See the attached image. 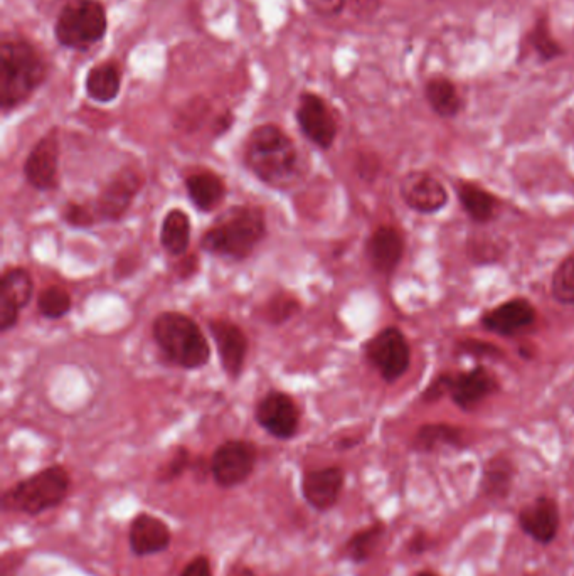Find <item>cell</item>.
I'll return each instance as SVG.
<instances>
[{"mask_svg": "<svg viewBox=\"0 0 574 576\" xmlns=\"http://www.w3.org/2000/svg\"><path fill=\"white\" fill-rule=\"evenodd\" d=\"M59 130L54 127L32 147L24 162V177L36 191H54L59 186Z\"/></svg>", "mask_w": 574, "mask_h": 576, "instance_id": "obj_12", "label": "cell"}, {"mask_svg": "<svg viewBox=\"0 0 574 576\" xmlns=\"http://www.w3.org/2000/svg\"><path fill=\"white\" fill-rule=\"evenodd\" d=\"M532 46L536 49L539 56L544 59H553L561 54V48L549 31L548 24L541 22L537 24L536 29L532 32Z\"/></svg>", "mask_w": 574, "mask_h": 576, "instance_id": "obj_35", "label": "cell"}, {"mask_svg": "<svg viewBox=\"0 0 574 576\" xmlns=\"http://www.w3.org/2000/svg\"><path fill=\"white\" fill-rule=\"evenodd\" d=\"M406 241L398 228L383 224L367 238L366 256L374 272L391 277L403 262Z\"/></svg>", "mask_w": 574, "mask_h": 576, "instance_id": "obj_20", "label": "cell"}, {"mask_svg": "<svg viewBox=\"0 0 574 576\" xmlns=\"http://www.w3.org/2000/svg\"><path fill=\"white\" fill-rule=\"evenodd\" d=\"M152 336L165 358L182 369H199L211 359V346L196 320L182 312H162L152 324Z\"/></svg>", "mask_w": 574, "mask_h": 576, "instance_id": "obj_5", "label": "cell"}, {"mask_svg": "<svg viewBox=\"0 0 574 576\" xmlns=\"http://www.w3.org/2000/svg\"><path fill=\"white\" fill-rule=\"evenodd\" d=\"M234 117L231 112H224L223 115H219L218 120H216V127H214V134L223 135L228 132L231 125H233Z\"/></svg>", "mask_w": 574, "mask_h": 576, "instance_id": "obj_41", "label": "cell"}, {"mask_svg": "<svg viewBox=\"0 0 574 576\" xmlns=\"http://www.w3.org/2000/svg\"><path fill=\"white\" fill-rule=\"evenodd\" d=\"M86 95L93 102L107 105L117 100L122 90V73L117 63L103 61L93 66L85 80Z\"/></svg>", "mask_w": 574, "mask_h": 576, "instance_id": "obj_26", "label": "cell"}, {"mask_svg": "<svg viewBox=\"0 0 574 576\" xmlns=\"http://www.w3.org/2000/svg\"><path fill=\"white\" fill-rule=\"evenodd\" d=\"M455 194L463 213L467 214L470 221L480 226L492 223L502 209V203L494 192H490L477 182L460 179L455 182Z\"/></svg>", "mask_w": 574, "mask_h": 576, "instance_id": "obj_22", "label": "cell"}, {"mask_svg": "<svg viewBox=\"0 0 574 576\" xmlns=\"http://www.w3.org/2000/svg\"><path fill=\"white\" fill-rule=\"evenodd\" d=\"M426 102L442 118H455L462 110V96L447 78H433L425 86Z\"/></svg>", "mask_w": 574, "mask_h": 576, "instance_id": "obj_28", "label": "cell"}, {"mask_svg": "<svg viewBox=\"0 0 574 576\" xmlns=\"http://www.w3.org/2000/svg\"><path fill=\"white\" fill-rule=\"evenodd\" d=\"M298 309H300L298 300L287 294H278L277 297H273L270 300L266 315H268V319L272 320L273 324H282V322L292 319L293 315L297 314Z\"/></svg>", "mask_w": 574, "mask_h": 576, "instance_id": "obj_34", "label": "cell"}, {"mask_svg": "<svg viewBox=\"0 0 574 576\" xmlns=\"http://www.w3.org/2000/svg\"><path fill=\"white\" fill-rule=\"evenodd\" d=\"M347 7H351V11L357 17L367 19L373 17L381 7V0H347Z\"/></svg>", "mask_w": 574, "mask_h": 576, "instance_id": "obj_40", "label": "cell"}, {"mask_svg": "<svg viewBox=\"0 0 574 576\" xmlns=\"http://www.w3.org/2000/svg\"><path fill=\"white\" fill-rule=\"evenodd\" d=\"M34 295V282L26 268H9L0 278V331L9 332L17 326L22 309Z\"/></svg>", "mask_w": 574, "mask_h": 576, "instance_id": "obj_16", "label": "cell"}, {"mask_svg": "<svg viewBox=\"0 0 574 576\" xmlns=\"http://www.w3.org/2000/svg\"><path fill=\"white\" fill-rule=\"evenodd\" d=\"M364 358L384 383H398L411 368L410 341L399 327H383L366 342Z\"/></svg>", "mask_w": 574, "mask_h": 576, "instance_id": "obj_7", "label": "cell"}, {"mask_svg": "<svg viewBox=\"0 0 574 576\" xmlns=\"http://www.w3.org/2000/svg\"><path fill=\"white\" fill-rule=\"evenodd\" d=\"M171 543V528L162 519L147 512H140L132 519L128 529V544L133 555L140 558L159 555L169 550Z\"/></svg>", "mask_w": 574, "mask_h": 576, "instance_id": "obj_21", "label": "cell"}, {"mask_svg": "<svg viewBox=\"0 0 574 576\" xmlns=\"http://www.w3.org/2000/svg\"><path fill=\"white\" fill-rule=\"evenodd\" d=\"M191 218L182 209L165 214L160 228V245L171 256H184L191 243Z\"/></svg>", "mask_w": 574, "mask_h": 576, "instance_id": "obj_27", "label": "cell"}, {"mask_svg": "<svg viewBox=\"0 0 574 576\" xmlns=\"http://www.w3.org/2000/svg\"><path fill=\"white\" fill-rule=\"evenodd\" d=\"M433 539L426 531H415L411 534L408 543H406V551L413 556L425 555L426 551L430 550Z\"/></svg>", "mask_w": 574, "mask_h": 576, "instance_id": "obj_38", "label": "cell"}, {"mask_svg": "<svg viewBox=\"0 0 574 576\" xmlns=\"http://www.w3.org/2000/svg\"><path fill=\"white\" fill-rule=\"evenodd\" d=\"M536 305L526 297H512L480 317V326L499 337H519L531 332L537 324Z\"/></svg>", "mask_w": 574, "mask_h": 576, "instance_id": "obj_11", "label": "cell"}, {"mask_svg": "<svg viewBox=\"0 0 574 576\" xmlns=\"http://www.w3.org/2000/svg\"><path fill=\"white\" fill-rule=\"evenodd\" d=\"M192 467L191 452L186 447L174 448L171 457L160 465L155 474V480L159 484H171L174 480L181 479L187 470Z\"/></svg>", "mask_w": 574, "mask_h": 576, "instance_id": "obj_32", "label": "cell"}, {"mask_svg": "<svg viewBox=\"0 0 574 576\" xmlns=\"http://www.w3.org/2000/svg\"><path fill=\"white\" fill-rule=\"evenodd\" d=\"M398 192L404 206L421 216L438 214L450 203V192L442 179L423 169L406 172L399 181Z\"/></svg>", "mask_w": 574, "mask_h": 576, "instance_id": "obj_10", "label": "cell"}, {"mask_svg": "<svg viewBox=\"0 0 574 576\" xmlns=\"http://www.w3.org/2000/svg\"><path fill=\"white\" fill-rule=\"evenodd\" d=\"M209 332L216 342L224 373L231 379L240 378L250 351V342L243 329L233 320L213 319L209 320Z\"/></svg>", "mask_w": 574, "mask_h": 576, "instance_id": "obj_17", "label": "cell"}, {"mask_svg": "<svg viewBox=\"0 0 574 576\" xmlns=\"http://www.w3.org/2000/svg\"><path fill=\"white\" fill-rule=\"evenodd\" d=\"M107 31V9L100 0H68L54 22L56 41L75 51L101 43Z\"/></svg>", "mask_w": 574, "mask_h": 576, "instance_id": "obj_6", "label": "cell"}, {"mask_svg": "<svg viewBox=\"0 0 574 576\" xmlns=\"http://www.w3.org/2000/svg\"><path fill=\"white\" fill-rule=\"evenodd\" d=\"M447 381V396L458 410L465 413L479 410L485 401L502 390L499 378L494 371L485 368L484 364L475 366L470 371L460 373H443Z\"/></svg>", "mask_w": 574, "mask_h": 576, "instance_id": "obj_9", "label": "cell"}, {"mask_svg": "<svg viewBox=\"0 0 574 576\" xmlns=\"http://www.w3.org/2000/svg\"><path fill=\"white\" fill-rule=\"evenodd\" d=\"M61 218L64 223L73 228H90L96 223L95 211L88 208L85 204L80 203H66L61 209Z\"/></svg>", "mask_w": 574, "mask_h": 576, "instance_id": "obj_33", "label": "cell"}, {"mask_svg": "<svg viewBox=\"0 0 574 576\" xmlns=\"http://www.w3.org/2000/svg\"><path fill=\"white\" fill-rule=\"evenodd\" d=\"M243 157L251 174L266 186L285 189L300 177L297 145L275 123H263L251 130Z\"/></svg>", "mask_w": 574, "mask_h": 576, "instance_id": "obj_2", "label": "cell"}, {"mask_svg": "<svg viewBox=\"0 0 574 576\" xmlns=\"http://www.w3.org/2000/svg\"><path fill=\"white\" fill-rule=\"evenodd\" d=\"M415 576H440V575H438V573H435V571L421 570V571H418V573H416Z\"/></svg>", "mask_w": 574, "mask_h": 576, "instance_id": "obj_44", "label": "cell"}, {"mask_svg": "<svg viewBox=\"0 0 574 576\" xmlns=\"http://www.w3.org/2000/svg\"><path fill=\"white\" fill-rule=\"evenodd\" d=\"M49 66L39 49L16 34L0 41V107L11 112L31 100L48 80Z\"/></svg>", "mask_w": 574, "mask_h": 576, "instance_id": "obj_1", "label": "cell"}, {"mask_svg": "<svg viewBox=\"0 0 574 576\" xmlns=\"http://www.w3.org/2000/svg\"><path fill=\"white\" fill-rule=\"evenodd\" d=\"M268 235L265 209L261 206H233L201 238L202 250L243 262Z\"/></svg>", "mask_w": 574, "mask_h": 576, "instance_id": "obj_3", "label": "cell"}, {"mask_svg": "<svg viewBox=\"0 0 574 576\" xmlns=\"http://www.w3.org/2000/svg\"><path fill=\"white\" fill-rule=\"evenodd\" d=\"M551 297L563 307H574V251L564 256L551 277Z\"/></svg>", "mask_w": 574, "mask_h": 576, "instance_id": "obj_30", "label": "cell"}, {"mask_svg": "<svg viewBox=\"0 0 574 576\" xmlns=\"http://www.w3.org/2000/svg\"><path fill=\"white\" fill-rule=\"evenodd\" d=\"M187 196L194 204V208L201 213H211L219 208L226 198V184L223 177L213 171L194 172L186 177Z\"/></svg>", "mask_w": 574, "mask_h": 576, "instance_id": "obj_25", "label": "cell"}, {"mask_svg": "<svg viewBox=\"0 0 574 576\" xmlns=\"http://www.w3.org/2000/svg\"><path fill=\"white\" fill-rule=\"evenodd\" d=\"M359 438H346V440H341V442L337 443V447L341 448V450H349V448L356 447L359 445Z\"/></svg>", "mask_w": 574, "mask_h": 576, "instance_id": "obj_43", "label": "cell"}, {"mask_svg": "<svg viewBox=\"0 0 574 576\" xmlns=\"http://www.w3.org/2000/svg\"><path fill=\"white\" fill-rule=\"evenodd\" d=\"M71 484L70 470L63 465H49L6 489L0 506L2 511L11 514L39 516L61 506L70 494Z\"/></svg>", "mask_w": 574, "mask_h": 576, "instance_id": "obj_4", "label": "cell"}, {"mask_svg": "<svg viewBox=\"0 0 574 576\" xmlns=\"http://www.w3.org/2000/svg\"><path fill=\"white\" fill-rule=\"evenodd\" d=\"M346 474L339 465L307 470L302 477L303 499L315 511H330L341 499Z\"/></svg>", "mask_w": 574, "mask_h": 576, "instance_id": "obj_19", "label": "cell"}, {"mask_svg": "<svg viewBox=\"0 0 574 576\" xmlns=\"http://www.w3.org/2000/svg\"><path fill=\"white\" fill-rule=\"evenodd\" d=\"M179 576H213V565L208 556L199 555L192 558Z\"/></svg>", "mask_w": 574, "mask_h": 576, "instance_id": "obj_39", "label": "cell"}, {"mask_svg": "<svg viewBox=\"0 0 574 576\" xmlns=\"http://www.w3.org/2000/svg\"><path fill=\"white\" fill-rule=\"evenodd\" d=\"M517 467L509 455L490 457L482 469L480 491L489 501L504 502L511 497L516 482Z\"/></svg>", "mask_w": 574, "mask_h": 576, "instance_id": "obj_23", "label": "cell"}, {"mask_svg": "<svg viewBox=\"0 0 574 576\" xmlns=\"http://www.w3.org/2000/svg\"><path fill=\"white\" fill-rule=\"evenodd\" d=\"M71 307H73V300H71L70 292L59 285L44 288L39 294L38 310L44 319H63L70 314Z\"/></svg>", "mask_w": 574, "mask_h": 576, "instance_id": "obj_31", "label": "cell"}, {"mask_svg": "<svg viewBox=\"0 0 574 576\" xmlns=\"http://www.w3.org/2000/svg\"><path fill=\"white\" fill-rule=\"evenodd\" d=\"M522 533L536 543L548 546L558 538L561 529V512L553 497L539 496L522 507L517 516Z\"/></svg>", "mask_w": 574, "mask_h": 576, "instance_id": "obj_18", "label": "cell"}, {"mask_svg": "<svg viewBox=\"0 0 574 576\" xmlns=\"http://www.w3.org/2000/svg\"><path fill=\"white\" fill-rule=\"evenodd\" d=\"M458 347L462 349V352H467V354H472L475 358H500L502 356V351L499 347L490 346V344H485V342L480 341H462L458 344Z\"/></svg>", "mask_w": 574, "mask_h": 576, "instance_id": "obj_36", "label": "cell"}, {"mask_svg": "<svg viewBox=\"0 0 574 576\" xmlns=\"http://www.w3.org/2000/svg\"><path fill=\"white\" fill-rule=\"evenodd\" d=\"M307 2L315 14L325 17L337 16L347 6V0H307Z\"/></svg>", "mask_w": 574, "mask_h": 576, "instance_id": "obj_37", "label": "cell"}, {"mask_svg": "<svg viewBox=\"0 0 574 576\" xmlns=\"http://www.w3.org/2000/svg\"><path fill=\"white\" fill-rule=\"evenodd\" d=\"M226 576H256V573L245 563H234V565L229 566Z\"/></svg>", "mask_w": 574, "mask_h": 576, "instance_id": "obj_42", "label": "cell"}, {"mask_svg": "<svg viewBox=\"0 0 574 576\" xmlns=\"http://www.w3.org/2000/svg\"><path fill=\"white\" fill-rule=\"evenodd\" d=\"M295 118L302 134L319 149L329 150L334 145L339 128L334 113L322 96L310 91L302 93L298 98Z\"/></svg>", "mask_w": 574, "mask_h": 576, "instance_id": "obj_15", "label": "cell"}, {"mask_svg": "<svg viewBox=\"0 0 574 576\" xmlns=\"http://www.w3.org/2000/svg\"><path fill=\"white\" fill-rule=\"evenodd\" d=\"M384 534H386V524L383 521H376V523L369 524L366 528L359 529V531L352 534L346 543L347 558L352 563H356V565L367 563L376 555L379 544L383 541Z\"/></svg>", "mask_w": 574, "mask_h": 576, "instance_id": "obj_29", "label": "cell"}, {"mask_svg": "<svg viewBox=\"0 0 574 576\" xmlns=\"http://www.w3.org/2000/svg\"><path fill=\"white\" fill-rule=\"evenodd\" d=\"M142 186L144 176L133 167H123L101 189L96 199V214L105 221L117 223L128 213Z\"/></svg>", "mask_w": 574, "mask_h": 576, "instance_id": "obj_14", "label": "cell"}, {"mask_svg": "<svg viewBox=\"0 0 574 576\" xmlns=\"http://www.w3.org/2000/svg\"><path fill=\"white\" fill-rule=\"evenodd\" d=\"M258 464V448L250 440H226L211 457V475L216 486L234 489L250 479Z\"/></svg>", "mask_w": 574, "mask_h": 576, "instance_id": "obj_8", "label": "cell"}, {"mask_svg": "<svg viewBox=\"0 0 574 576\" xmlns=\"http://www.w3.org/2000/svg\"><path fill=\"white\" fill-rule=\"evenodd\" d=\"M411 448L418 454H438L443 450L465 448V435L460 427L450 423H425L416 430Z\"/></svg>", "mask_w": 574, "mask_h": 576, "instance_id": "obj_24", "label": "cell"}, {"mask_svg": "<svg viewBox=\"0 0 574 576\" xmlns=\"http://www.w3.org/2000/svg\"><path fill=\"white\" fill-rule=\"evenodd\" d=\"M255 420L277 440H292L300 430V410L292 396L283 391L266 393L255 408Z\"/></svg>", "mask_w": 574, "mask_h": 576, "instance_id": "obj_13", "label": "cell"}]
</instances>
